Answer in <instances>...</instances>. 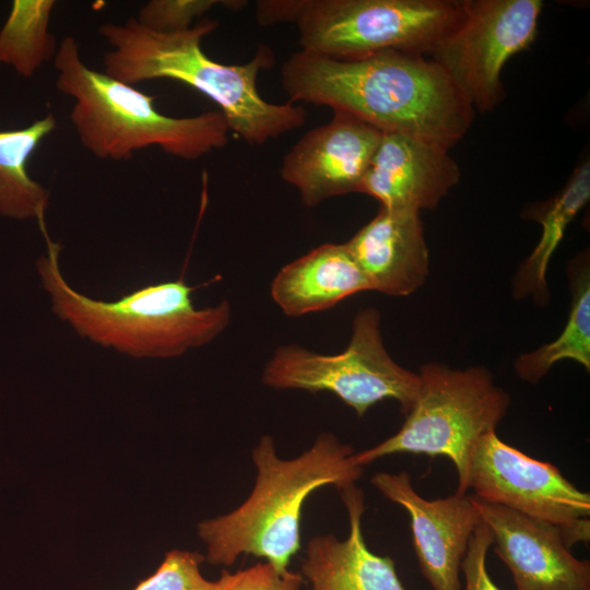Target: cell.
Instances as JSON below:
<instances>
[{
    "label": "cell",
    "instance_id": "cell-1",
    "mask_svg": "<svg viewBox=\"0 0 590 590\" xmlns=\"http://www.w3.org/2000/svg\"><path fill=\"white\" fill-rule=\"evenodd\" d=\"M288 102L351 114L382 132L426 139L447 149L470 129L474 110L427 56L385 51L338 60L305 50L281 68Z\"/></svg>",
    "mask_w": 590,
    "mask_h": 590
},
{
    "label": "cell",
    "instance_id": "cell-2",
    "mask_svg": "<svg viewBox=\"0 0 590 590\" xmlns=\"http://www.w3.org/2000/svg\"><path fill=\"white\" fill-rule=\"evenodd\" d=\"M217 21L201 19L177 33H155L134 17L122 24L106 22L98 28L111 49L104 55V72L130 85L157 79L184 83L214 102L229 131L250 145H261L300 128L307 111L292 102L274 104L260 96L257 79L274 64L268 46H260L243 64L213 60L202 39L217 27Z\"/></svg>",
    "mask_w": 590,
    "mask_h": 590
},
{
    "label": "cell",
    "instance_id": "cell-3",
    "mask_svg": "<svg viewBox=\"0 0 590 590\" xmlns=\"http://www.w3.org/2000/svg\"><path fill=\"white\" fill-rule=\"evenodd\" d=\"M251 457L257 477L249 497L232 512L200 522L198 534L210 564L228 567L240 554H252L284 573L300 548L306 498L323 485L339 491L355 485L364 469L354 461L353 448L331 433L320 434L290 460L278 457L272 437L264 435Z\"/></svg>",
    "mask_w": 590,
    "mask_h": 590
},
{
    "label": "cell",
    "instance_id": "cell-4",
    "mask_svg": "<svg viewBox=\"0 0 590 590\" xmlns=\"http://www.w3.org/2000/svg\"><path fill=\"white\" fill-rule=\"evenodd\" d=\"M47 245L37 260L43 286L54 312L83 338L133 357H175L202 346L229 323L227 302L197 309L182 279L151 284L114 302L90 298L74 291L61 274V246L52 241L46 222L38 224Z\"/></svg>",
    "mask_w": 590,
    "mask_h": 590
},
{
    "label": "cell",
    "instance_id": "cell-5",
    "mask_svg": "<svg viewBox=\"0 0 590 590\" xmlns=\"http://www.w3.org/2000/svg\"><path fill=\"white\" fill-rule=\"evenodd\" d=\"M78 40L66 36L54 57L56 88L74 101L70 121L81 144L103 160L128 161L134 152L158 146L197 160L228 142L229 128L219 110L192 117L160 113L155 97L90 68Z\"/></svg>",
    "mask_w": 590,
    "mask_h": 590
},
{
    "label": "cell",
    "instance_id": "cell-6",
    "mask_svg": "<svg viewBox=\"0 0 590 590\" xmlns=\"http://www.w3.org/2000/svg\"><path fill=\"white\" fill-rule=\"evenodd\" d=\"M463 1L280 0L279 23H293L302 50L338 60L385 51L428 56L459 23Z\"/></svg>",
    "mask_w": 590,
    "mask_h": 590
},
{
    "label": "cell",
    "instance_id": "cell-7",
    "mask_svg": "<svg viewBox=\"0 0 590 590\" xmlns=\"http://www.w3.org/2000/svg\"><path fill=\"white\" fill-rule=\"evenodd\" d=\"M417 374V396L400 429L354 453V461L364 467L396 453L444 456L457 470L456 494L465 495L471 453L482 436L496 430L508 412L510 396L483 366L452 369L426 363Z\"/></svg>",
    "mask_w": 590,
    "mask_h": 590
},
{
    "label": "cell",
    "instance_id": "cell-8",
    "mask_svg": "<svg viewBox=\"0 0 590 590\" xmlns=\"http://www.w3.org/2000/svg\"><path fill=\"white\" fill-rule=\"evenodd\" d=\"M262 381L274 389L331 392L358 417L386 399L396 400L406 415L420 385L418 374L399 365L385 347L376 308L356 314L350 342L341 353L319 354L296 344L276 347Z\"/></svg>",
    "mask_w": 590,
    "mask_h": 590
},
{
    "label": "cell",
    "instance_id": "cell-9",
    "mask_svg": "<svg viewBox=\"0 0 590 590\" xmlns=\"http://www.w3.org/2000/svg\"><path fill=\"white\" fill-rule=\"evenodd\" d=\"M541 0H463L459 23L427 56L475 111L505 97L502 72L535 39Z\"/></svg>",
    "mask_w": 590,
    "mask_h": 590
},
{
    "label": "cell",
    "instance_id": "cell-10",
    "mask_svg": "<svg viewBox=\"0 0 590 590\" xmlns=\"http://www.w3.org/2000/svg\"><path fill=\"white\" fill-rule=\"evenodd\" d=\"M477 498L557 527L568 547L590 540V495L554 464L531 458L492 430L475 445L468 489Z\"/></svg>",
    "mask_w": 590,
    "mask_h": 590
},
{
    "label": "cell",
    "instance_id": "cell-11",
    "mask_svg": "<svg viewBox=\"0 0 590 590\" xmlns=\"http://www.w3.org/2000/svg\"><path fill=\"white\" fill-rule=\"evenodd\" d=\"M381 133L351 114L333 110L329 122L307 131L285 154L281 176L308 208L359 192Z\"/></svg>",
    "mask_w": 590,
    "mask_h": 590
},
{
    "label": "cell",
    "instance_id": "cell-12",
    "mask_svg": "<svg viewBox=\"0 0 590 590\" xmlns=\"http://www.w3.org/2000/svg\"><path fill=\"white\" fill-rule=\"evenodd\" d=\"M371 484L410 517L413 546L424 578L433 590H462L461 563L475 528L482 522L471 495L433 500L422 497L411 476L379 472Z\"/></svg>",
    "mask_w": 590,
    "mask_h": 590
},
{
    "label": "cell",
    "instance_id": "cell-13",
    "mask_svg": "<svg viewBox=\"0 0 590 590\" xmlns=\"http://www.w3.org/2000/svg\"><path fill=\"white\" fill-rule=\"evenodd\" d=\"M493 534L495 554L509 568L516 590H590V562L575 557L560 530L471 495Z\"/></svg>",
    "mask_w": 590,
    "mask_h": 590
},
{
    "label": "cell",
    "instance_id": "cell-14",
    "mask_svg": "<svg viewBox=\"0 0 590 590\" xmlns=\"http://www.w3.org/2000/svg\"><path fill=\"white\" fill-rule=\"evenodd\" d=\"M448 150L426 139L382 132L359 192L386 210L435 209L460 180Z\"/></svg>",
    "mask_w": 590,
    "mask_h": 590
},
{
    "label": "cell",
    "instance_id": "cell-15",
    "mask_svg": "<svg viewBox=\"0 0 590 590\" xmlns=\"http://www.w3.org/2000/svg\"><path fill=\"white\" fill-rule=\"evenodd\" d=\"M345 245L370 291L408 296L428 276L429 251L420 212L380 208Z\"/></svg>",
    "mask_w": 590,
    "mask_h": 590
},
{
    "label": "cell",
    "instance_id": "cell-16",
    "mask_svg": "<svg viewBox=\"0 0 590 590\" xmlns=\"http://www.w3.org/2000/svg\"><path fill=\"white\" fill-rule=\"evenodd\" d=\"M350 521L345 540L327 534L311 539L302 564V577L311 590H406L392 558L371 553L363 538L364 493L355 485L340 491Z\"/></svg>",
    "mask_w": 590,
    "mask_h": 590
},
{
    "label": "cell",
    "instance_id": "cell-17",
    "mask_svg": "<svg viewBox=\"0 0 590 590\" xmlns=\"http://www.w3.org/2000/svg\"><path fill=\"white\" fill-rule=\"evenodd\" d=\"M369 284L344 244H323L284 266L271 297L290 317L329 309Z\"/></svg>",
    "mask_w": 590,
    "mask_h": 590
},
{
    "label": "cell",
    "instance_id": "cell-18",
    "mask_svg": "<svg viewBox=\"0 0 590 590\" xmlns=\"http://www.w3.org/2000/svg\"><path fill=\"white\" fill-rule=\"evenodd\" d=\"M590 199V163L582 162L570 175L566 185L552 199L533 206L529 215L542 226L541 237L519 267L514 280L516 298L532 297L544 305L550 292L546 271L551 259L562 243L566 229Z\"/></svg>",
    "mask_w": 590,
    "mask_h": 590
},
{
    "label": "cell",
    "instance_id": "cell-19",
    "mask_svg": "<svg viewBox=\"0 0 590 590\" xmlns=\"http://www.w3.org/2000/svg\"><path fill=\"white\" fill-rule=\"evenodd\" d=\"M57 128L51 113L31 125L0 130V214L16 220H45L49 191L33 179L27 162L42 141Z\"/></svg>",
    "mask_w": 590,
    "mask_h": 590
},
{
    "label": "cell",
    "instance_id": "cell-20",
    "mask_svg": "<svg viewBox=\"0 0 590 590\" xmlns=\"http://www.w3.org/2000/svg\"><path fill=\"white\" fill-rule=\"evenodd\" d=\"M570 308L560 334L534 351L519 355L515 363L517 376L538 384L559 361L570 359L590 371V267L585 252L568 267Z\"/></svg>",
    "mask_w": 590,
    "mask_h": 590
},
{
    "label": "cell",
    "instance_id": "cell-21",
    "mask_svg": "<svg viewBox=\"0 0 590 590\" xmlns=\"http://www.w3.org/2000/svg\"><path fill=\"white\" fill-rule=\"evenodd\" d=\"M55 0H14L0 30V64L31 78L54 59L57 45L49 31Z\"/></svg>",
    "mask_w": 590,
    "mask_h": 590
},
{
    "label": "cell",
    "instance_id": "cell-22",
    "mask_svg": "<svg viewBox=\"0 0 590 590\" xmlns=\"http://www.w3.org/2000/svg\"><path fill=\"white\" fill-rule=\"evenodd\" d=\"M204 559L196 552L169 551L156 571L133 590H213L214 581L206 580L200 571Z\"/></svg>",
    "mask_w": 590,
    "mask_h": 590
},
{
    "label": "cell",
    "instance_id": "cell-23",
    "mask_svg": "<svg viewBox=\"0 0 590 590\" xmlns=\"http://www.w3.org/2000/svg\"><path fill=\"white\" fill-rule=\"evenodd\" d=\"M220 3L223 1L151 0L139 10L134 19L142 27L155 33L184 32Z\"/></svg>",
    "mask_w": 590,
    "mask_h": 590
},
{
    "label": "cell",
    "instance_id": "cell-24",
    "mask_svg": "<svg viewBox=\"0 0 590 590\" xmlns=\"http://www.w3.org/2000/svg\"><path fill=\"white\" fill-rule=\"evenodd\" d=\"M302 583L300 575L290 570L279 571L267 562L236 573L222 570L213 590H299Z\"/></svg>",
    "mask_w": 590,
    "mask_h": 590
},
{
    "label": "cell",
    "instance_id": "cell-25",
    "mask_svg": "<svg viewBox=\"0 0 590 590\" xmlns=\"http://www.w3.org/2000/svg\"><path fill=\"white\" fill-rule=\"evenodd\" d=\"M493 544V534L481 522L474 530L461 563L465 585L463 590H500L492 580L486 568V556Z\"/></svg>",
    "mask_w": 590,
    "mask_h": 590
}]
</instances>
